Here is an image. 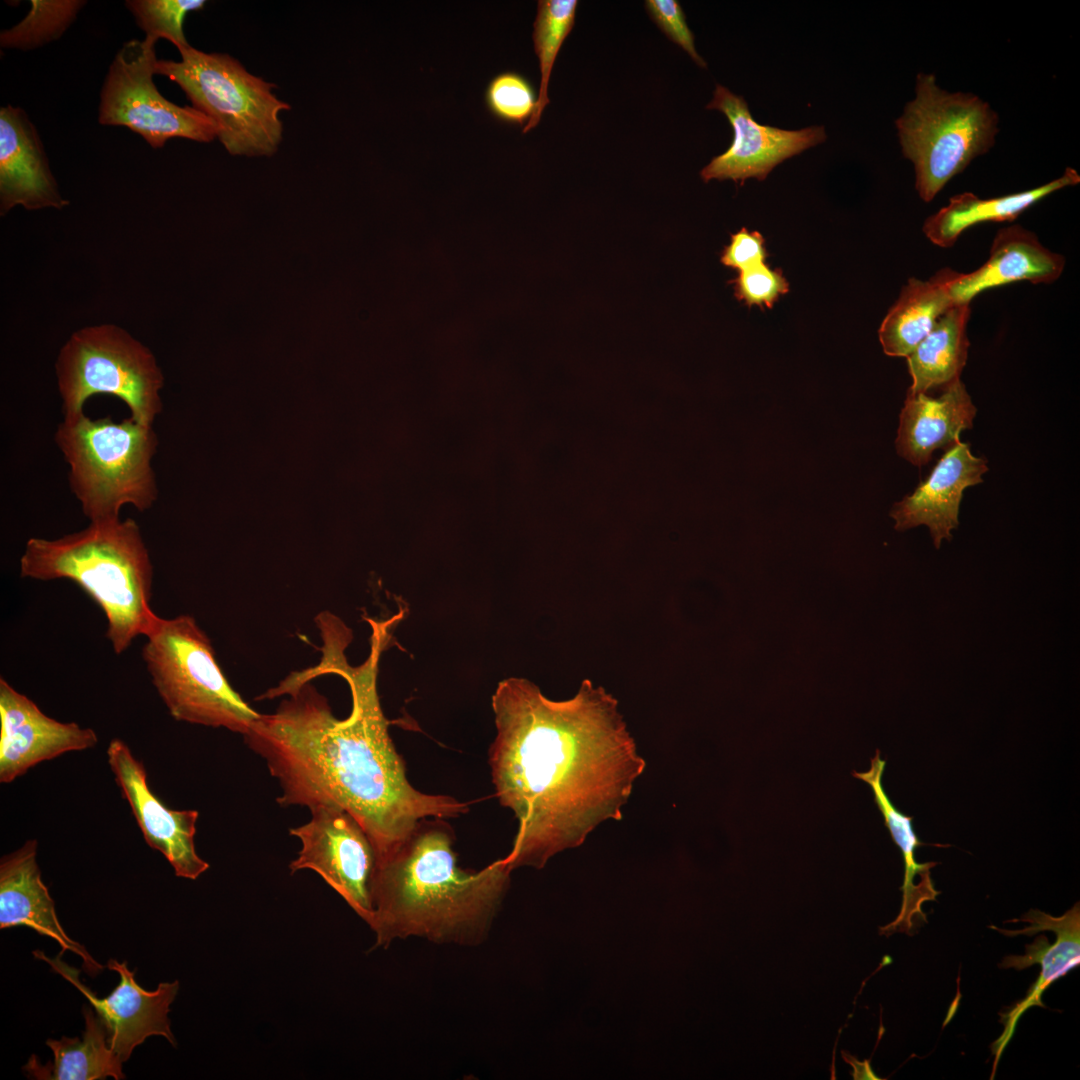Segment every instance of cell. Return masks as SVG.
Segmentation results:
<instances>
[{
  "instance_id": "1",
  "label": "cell",
  "mask_w": 1080,
  "mask_h": 1080,
  "mask_svg": "<svg viewBox=\"0 0 1080 1080\" xmlns=\"http://www.w3.org/2000/svg\"><path fill=\"white\" fill-rule=\"evenodd\" d=\"M397 617L370 620V653L357 667L349 665L345 656L351 632L338 627L321 631V660L301 674L307 680L323 674L341 676L352 699L346 718L333 714L326 697L310 681L287 677L261 698L289 697L275 712L260 714L243 735L246 745L277 779L279 805L309 810L332 805L346 810L370 838L376 861L389 855L420 820L457 818L469 812L466 802L452 796L415 789L390 737L377 676Z\"/></svg>"
},
{
  "instance_id": "2",
  "label": "cell",
  "mask_w": 1080,
  "mask_h": 1080,
  "mask_svg": "<svg viewBox=\"0 0 1080 1080\" xmlns=\"http://www.w3.org/2000/svg\"><path fill=\"white\" fill-rule=\"evenodd\" d=\"M491 704L492 782L518 820L503 858L511 871L541 869L601 823L622 818L646 763L610 693L585 679L572 698L555 701L531 681L511 677L498 683Z\"/></svg>"
},
{
  "instance_id": "3",
  "label": "cell",
  "mask_w": 1080,
  "mask_h": 1080,
  "mask_svg": "<svg viewBox=\"0 0 1080 1080\" xmlns=\"http://www.w3.org/2000/svg\"><path fill=\"white\" fill-rule=\"evenodd\" d=\"M454 832L443 818L420 820L386 857L371 881L374 947L423 937L440 944L475 946L484 941L510 883L499 859L480 871L459 867Z\"/></svg>"
},
{
  "instance_id": "4",
  "label": "cell",
  "mask_w": 1080,
  "mask_h": 1080,
  "mask_svg": "<svg viewBox=\"0 0 1080 1080\" xmlns=\"http://www.w3.org/2000/svg\"><path fill=\"white\" fill-rule=\"evenodd\" d=\"M153 575L141 528L132 518L90 522L52 540L32 537L20 557L22 578L70 580L102 609L116 654L144 636L157 617L150 605Z\"/></svg>"
},
{
  "instance_id": "5",
  "label": "cell",
  "mask_w": 1080,
  "mask_h": 1080,
  "mask_svg": "<svg viewBox=\"0 0 1080 1080\" xmlns=\"http://www.w3.org/2000/svg\"><path fill=\"white\" fill-rule=\"evenodd\" d=\"M54 440L69 467L70 490L90 522L118 519L126 505L144 512L156 503L153 425L130 416L120 422L91 419L82 412L63 417Z\"/></svg>"
},
{
  "instance_id": "6",
  "label": "cell",
  "mask_w": 1080,
  "mask_h": 1080,
  "mask_svg": "<svg viewBox=\"0 0 1080 1080\" xmlns=\"http://www.w3.org/2000/svg\"><path fill=\"white\" fill-rule=\"evenodd\" d=\"M178 51L180 61L157 60L154 73L178 84L192 107L215 123L229 154L274 155L283 138L280 113L291 108L273 93L276 85L249 73L228 54L192 46Z\"/></svg>"
},
{
  "instance_id": "7",
  "label": "cell",
  "mask_w": 1080,
  "mask_h": 1080,
  "mask_svg": "<svg viewBox=\"0 0 1080 1080\" xmlns=\"http://www.w3.org/2000/svg\"><path fill=\"white\" fill-rule=\"evenodd\" d=\"M144 637L142 658L175 720L244 735L258 719L260 713L230 685L192 616H157Z\"/></svg>"
},
{
  "instance_id": "8",
  "label": "cell",
  "mask_w": 1080,
  "mask_h": 1080,
  "mask_svg": "<svg viewBox=\"0 0 1080 1080\" xmlns=\"http://www.w3.org/2000/svg\"><path fill=\"white\" fill-rule=\"evenodd\" d=\"M902 153L915 170L919 197L932 201L977 156L995 144L998 115L972 93L948 92L934 74L919 73L915 98L896 120Z\"/></svg>"
},
{
  "instance_id": "9",
  "label": "cell",
  "mask_w": 1080,
  "mask_h": 1080,
  "mask_svg": "<svg viewBox=\"0 0 1080 1080\" xmlns=\"http://www.w3.org/2000/svg\"><path fill=\"white\" fill-rule=\"evenodd\" d=\"M56 375L63 417L84 412L96 394L117 397L130 417L154 425L164 376L152 352L123 329L98 325L75 332L61 348Z\"/></svg>"
},
{
  "instance_id": "10",
  "label": "cell",
  "mask_w": 1080,
  "mask_h": 1080,
  "mask_svg": "<svg viewBox=\"0 0 1080 1080\" xmlns=\"http://www.w3.org/2000/svg\"><path fill=\"white\" fill-rule=\"evenodd\" d=\"M157 40L125 42L112 60L100 92L98 122L124 126L153 149L175 137L208 143L217 138L215 123L189 106H178L158 91L153 75Z\"/></svg>"
},
{
  "instance_id": "11",
  "label": "cell",
  "mask_w": 1080,
  "mask_h": 1080,
  "mask_svg": "<svg viewBox=\"0 0 1080 1080\" xmlns=\"http://www.w3.org/2000/svg\"><path fill=\"white\" fill-rule=\"evenodd\" d=\"M309 822L291 828L301 842L289 864L291 874L316 872L366 923L372 915L371 881L376 853L359 822L346 810L332 805L310 809Z\"/></svg>"
},
{
  "instance_id": "12",
  "label": "cell",
  "mask_w": 1080,
  "mask_h": 1080,
  "mask_svg": "<svg viewBox=\"0 0 1080 1080\" xmlns=\"http://www.w3.org/2000/svg\"><path fill=\"white\" fill-rule=\"evenodd\" d=\"M34 955L48 962L87 998L106 1029L110 1048L122 1062H126L133 1050L150 1036H163L176 1045L168 1013L179 990L177 980L161 982L156 990L146 991L138 985L126 962L110 959L107 967L119 974L120 981L109 995L98 998L80 980L79 971L61 961L60 955L54 959L40 951H35Z\"/></svg>"
},
{
  "instance_id": "13",
  "label": "cell",
  "mask_w": 1080,
  "mask_h": 1080,
  "mask_svg": "<svg viewBox=\"0 0 1080 1080\" xmlns=\"http://www.w3.org/2000/svg\"><path fill=\"white\" fill-rule=\"evenodd\" d=\"M707 109L721 111L733 128L728 149L715 156L700 172L704 182L733 180L743 184L748 178L766 179L784 160L824 142L823 126L785 130L760 124L753 118L746 100L717 84Z\"/></svg>"
},
{
  "instance_id": "14",
  "label": "cell",
  "mask_w": 1080,
  "mask_h": 1080,
  "mask_svg": "<svg viewBox=\"0 0 1080 1080\" xmlns=\"http://www.w3.org/2000/svg\"><path fill=\"white\" fill-rule=\"evenodd\" d=\"M106 754L114 780L147 845L167 859L177 877L196 880L209 868L194 844L198 811L168 808L152 792L143 763L121 739H112Z\"/></svg>"
},
{
  "instance_id": "15",
  "label": "cell",
  "mask_w": 1080,
  "mask_h": 1080,
  "mask_svg": "<svg viewBox=\"0 0 1080 1080\" xmlns=\"http://www.w3.org/2000/svg\"><path fill=\"white\" fill-rule=\"evenodd\" d=\"M98 736L76 722H60L0 678V782L7 784L35 765L96 746Z\"/></svg>"
},
{
  "instance_id": "16",
  "label": "cell",
  "mask_w": 1080,
  "mask_h": 1080,
  "mask_svg": "<svg viewBox=\"0 0 1080 1080\" xmlns=\"http://www.w3.org/2000/svg\"><path fill=\"white\" fill-rule=\"evenodd\" d=\"M1017 921L1027 922L1029 926L1018 931L1002 930L994 926L990 928L1009 936L1033 935L1038 931L1051 930L1056 934L1057 939L1051 944L1046 936L1041 935L1032 944L1026 946L1025 955L1006 956L999 965L1003 968L1022 970L1033 964H1040L1041 972L1028 990L1026 997L1006 1013L1000 1014L1004 1031L992 1045L995 1055L994 1066L997 1065L1002 1052L1010 1042L1018 1020L1025 1011L1033 1006L1044 1007L1042 995L1045 990L1080 964L1079 903L1060 917H1052L1039 910L1031 909L1023 917L1013 920V922Z\"/></svg>"
},
{
  "instance_id": "17",
  "label": "cell",
  "mask_w": 1080,
  "mask_h": 1080,
  "mask_svg": "<svg viewBox=\"0 0 1080 1080\" xmlns=\"http://www.w3.org/2000/svg\"><path fill=\"white\" fill-rule=\"evenodd\" d=\"M68 204L49 167L39 133L26 112L11 105L1 107V215L15 206L38 210L62 209Z\"/></svg>"
},
{
  "instance_id": "18",
  "label": "cell",
  "mask_w": 1080,
  "mask_h": 1080,
  "mask_svg": "<svg viewBox=\"0 0 1080 1080\" xmlns=\"http://www.w3.org/2000/svg\"><path fill=\"white\" fill-rule=\"evenodd\" d=\"M987 470L986 461L975 457L968 444L958 441L946 450L913 494L894 504L890 515L895 529L904 531L924 524L934 546L939 548L943 539L951 540V531L958 526L963 491L982 482Z\"/></svg>"
},
{
  "instance_id": "19",
  "label": "cell",
  "mask_w": 1080,
  "mask_h": 1080,
  "mask_svg": "<svg viewBox=\"0 0 1080 1080\" xmlns=\"http://www.w3.org/2000/svg\"><path fill=\"white\" fill-rule=\"evenodd\" d=\"M38 842L30 839L0 862V928L26 926L42 936L55 940L64 951L80 956L90 975L103 966L62 928L54 901L41 879L37 863Z\"/></svg>"
},
{
  "instance_id": "20",
  "label": "cell",
  "mask_w": 1080,
  "mask_h": 1080,
  "mask_svg": "<svg viewBox=\"0 0 1080 1080\" xmlns=\"http://www.w3.org/2000/svg\"><path fill=\"white\" fill-rule=\"evenodd\" d=\"M1065 258L1043 246L1020 225L997 231L988 260L971 273L953 271L948 283L955 304L970 303L984 290L1017 281L1050 284L1062 274Z\"/></svg>"
},
{
  "instance_id": "21",
  "label": "cell",
  "mask_w": 1080,
  "mask_h": 1080,
  "mask_svg": "<svg viewBox=\"0 0 1080 1080\" xmlns=\"http://www.w3.org/2000/svg\"><path fill=\"white\" fill-rule=\"evenodd\" d=\"M943 389L937 398L907 393L896 448L913 465L927 464L936 449L950 448L963 430L973 426L976 408L965 385L958 379Z\"/></svg>"
},
{
  "instance_id": "22",
  "label": "cell",
  "mask_w": 1080,
  "mask_h": 1080,
  "mask_svg": "<svg viewBox=\"0 0 1080 1080\" xmlns=\"http://www.w3.org/2000/svg\"><path fill=\"white\" fill-rule=\"evenodd\" d=\"M886 761L881 759L880 751L871 758L870 769L866 772L853 771L852 775L866 782L872 789L874 801L884 817L885 826L888 828L894 843L899 847L904 861V880L900 887L902 891L901 909L894 921L880 928V933L891 935L895 932L912 934L923 922H926V914L922 911V905L926 901L935 900L936 897L921 889L915 878L923 881H932L930 870L937 862L919 863L915 859V850L919 846L931 845L922 842L914 832L911 816L901 813L886 794L882 777Z\"/></svg>"
},
{
  "instance_id": "23",
  "label": "cell",
  "mask_w": 1080,
  "mask_h": 1080,
  "mask_svg": "<svg viewBox=\"0 0 1080 1080\" xmlns=\"http://www.w3.org/2000/svg\"><path fill=\"white\" fill-rule=\"evenodd\" d=\"M1079 182V174L1068 167L1059 178L1023 192L988 199L971 192L957 194L925 220L923 233L933 244L948 248L969 227L983 222L1013 221L1047 195Z\"/></svg>"
},
{
  "instance_id": "24",
  "label": "cell",
  "mask_w": 1080,
  "mask_h": 1080,
  "mask_svg": "<svg viewBox=\"0 0 1080 1080\" xmlns=\"http://www.w3.org/2000/svg\"><path fill=\"white\" fill-rule=\"evenodd\" d=\"M953 271L941 269L926 281L910 278L902 287L878 331L885 354L907 357L955 304L948 289Z\"/></svg>"
},
{
  "instance_id": "25",
  "label": "cell",
  "mask_w": 1080,
  "mask_h": 1080,
  "mask_svg": "<svg viewBox=\"0 0 1080 1080\" xmlns=\"http://www.w3.org/2000/svg\"><path fill=\"white\" fill-rule=\"evenodd\" d=\"M83 1016L85 1028L81 1038L62 1036L60 1040L46 1041L53 1052L52 1064L42 1066L32 1056L23 1069L34 1078L45 1080L124 1079L123 1062L110 1048L106 1029L96 1012L84 1006Z\"/></svg>"
},
{
  "instance_id": "26",
  "label": "cell",
  "mask_w": 1080,
  "mask_h": 1080,
  "mask_svg": "<svg viewBox=\"0 0 1080 1080\" xmlns=\"http://www.w3.org/2000/svg\"><path fill=\"white\" fill-rule=\"evenodd\" d=\"M970 303L954 304L906 357L912 385L907 393H927L960 379L968 355Z\"/></svg>"
},
{
  "instance_id": "27",
  "label": "cell",
  "mask_w": 1080,
  "mask_h": 1080,
  "mask_svg": "<svg viewBox=\"0 0 1080 1080\" xmlns=\"http://www.w3.org/2000/svg\"><path fill=\"white\" fill-rule=\"evenodd\" d=\"M577 0H539L533 23V45L540 68V85L536 109L523 128L527 133L535 128L547 104H549L548 84L556 57L563 42L571 32L574 23Z\"/></svg>"
},
{
  "instance_id": "28",
  "label": "cell",
  "mask_w": 1080,
  "mask_h": 1080,
  "mask_svg": "<svg viewBox=\"0 0 1080 1080\" xmlns=\"http://www.w3.org/2000/svg\"><path fill=\"white\" fill-rule=\"evenodd\" d=\"M83 0H31V9L15 26L2 30L4 49L30 51L59 39L86 5Z\"/></svg>"
},
{
  "instance_id": "29",
  "label": "cell",
  "mask_w": 1080,
  "mask_h": 1080,
  "mask_svg": "<svg viewBox=\"0 0 1080 1080\" xmlns=\"http://www.w3.org/2000/svg\"><path fill=\"white\" fill-rule=\"evenodd\" d=\"M205 3L204 0H127L125 6L146 37L166 39L179 50L190 46L183 31L186 15L201 10Z\"/></svg>"
},
{
  "instance_id": "30",
  "label": "cell",
  "mask_w": 1080,
  "mask_h": 1080,
  "mask_svg": "<svg viewBox=\"0 0 1080 1080\" xmlns=\"http://www.w3.org/2000/svg\"><path fill=\"white\" fill-rule=\"evenodd\" d=\"M489 113L510 125L527 124L533 116L537 97L531 82L514 71L501 72L490 79L484 92Z\"/></svg>"
},
{
  "instance_id": "31",
  "label": "cell",
  "mask_w": 1080,
  "mask_h": 1080,
  "mask_svg": "<svg viewBox=\"0 0 1080 1080\" xmlns=\"http://www.w3.org/2000/svg\"><path fill=\"white\" fill-rule=\"evenodd\" d=\"M735 296L748 306L772 308L781 295L789 291V283L780 270L765 263L740 271L731 281Z\"/></svg>"
},
{
  "instance_id": "32",
  "label": "cell",
  "mask_w": 1080,
  "mask_h": 1080,
  "mask_svg": "<svg viewBox=\"0 0 1080 1080\" xmlns=\"http://www.w3.org/2000/svg\"><path fill=\"white\" fill-rule=\"evenodd\" d=\"M645 7L665 35L681 47L700 67L706 68L705 60L698 54L694 34L687 25L685 14L676 0H646Z\"/></svg>"
},
{
  "instance_id": "33",
  "label": "cell",
  "mask_w": 1080,
  "mask_h": 1080,
  "mask_svg": "<svg viewBox=\"0 0 1080 1080\" xmlns=\"http://www.w3.org/2000/svg\"><path fill=\"white\" fill-rule=\"evenodd\" d=\"M766 258V249L763 236L758 231H749L742 228L731 235L721 255V262L727 267L743 271L750 267L763 264Z\"/></svg>"
}]
</instances>
